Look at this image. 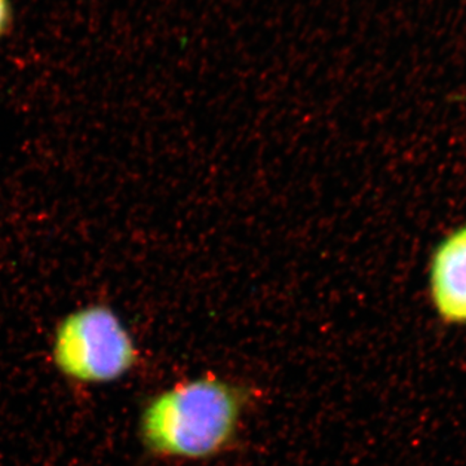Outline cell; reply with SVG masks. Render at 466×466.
Instances as JSON below:
<instances>
[{
	"label": "cell",
	"instance_id": "obj_3",
	"mask_svg": "<svg viewBox=\"0 0 466 466\" xmlns=\"http://www.w3.org/2000/svg\"><path fill=\"white\" fill-rule=\"evenodd\" d=\"M429 293L444 323L466 325V223L435 248L429 266Z\"/></svg>",
	"mask_w": 466,
	"mask_h": 466
},
{
	"label": "cell",
	"instance_id": "obj_1",
	"mask_svg": "<svg viewBox=\"0 0 466 466\" xmlns=\"http://www.w3.org/2000/svg\"><path fill=\"white\" fill-rule=\"evenodd\" d=\"M250 392L217 376L179 382L147 404L144 446L158 458L205 460L235 446Z\"/></svg>",
	"mask_w": 466,
	"mask_h": 466
},
{
	"label": "cell",
	"instance_id": "obj_4",
	"mask_svg": "<svg viewBox=\"0 0 466 466\" xmlns=\"http://www.w3.org/2000/svg\"><path fill=\"white\" fill-rule=\"evenodd\" d=\"M9 7L7 0H0V36L5 32L8 26Z\"/></svg>",
	"mask_w": 466,
	"mask_h": 466
},
{
	"label": "cell",
	"instance_id": "obj_2",
	"mask_svg": "<svg viewBox=\"0 0 466 466\" xmlns=\"http://www.w3.org/2000/svg\"><path fill=\"white\" fill-rule=\"evenodd\" d=\"M52 359L67 379L94 385L127 375L137 363L139 352L118 315L109 306L92 303L58 323Z\"/></svg>",
	"mask_w": 466,
	"mask_h": 466
}]
</instances>
